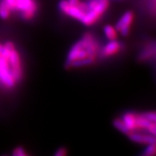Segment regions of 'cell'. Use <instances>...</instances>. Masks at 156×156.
<instances>
[{
  "label": "cell",
  "instance_id": "8992f818",
  "mask_svg": "<svg viewBox=\"0 0 156 156\" xmlns=\"http://www.w3.org/2000/svg\"><path fill=\"white\" fill-rule=\"evenodd\" d=\"M135 19V15L132 10H127L124 12L119 19L117 21L116 24L115 25V29L119 35L123 37H126L129 34L132 24Z\"/></svg>",
  "mask_w": 156,
  "mask_h": 156
},
{
  "label": "cell",
  "instance_id": "7a4b0ae2",
  "mask_svg": "<svg viewBox=\"0 0 156 156\" xmlns=\"http://www.w3.org/2000/svg\"><path fill=\"white\" fill-rule=\"evenodd\" d=\"M109 3L108 0H61L58 8L66 17L91 27L107 12Z\"/></svg>",
  "mask_w": 156,
  "mask_h": 156
},
{
  "label": "cell",
  "instance_id": "9c48e42d",
  "mask_svg": "<svg viewBox=\"0 0 156 156\" xmlns=\"http://www.w3.org/2000/svg\"><path fill=\"white\" fill-rule=\"evenodd\" d=\"M155 57V44L154 41L147 42L143 46L139 53L138 59L143 62H151Z\"/></svg>",
  "mask_w": 156,
  "mask_h": 156
},
{
  "label": "cell",
  "instance_id": "7c38bea8",
  "mask_svg": "<svg viewBox=\"0 0 156 156\" xmlns=\"http://www.w3.org/2000/svg\"><path fill=\"white\" fill-rule=\"evenodd\" d=\"M13 155L14 156H28L29 153L23 147H17L13 151Z\"/></svg>",
  "mask_w": 156,
  "mask_h": 156
},
{
  "label": "cell",
  "instance_id": "6da1fadb",
  "mask_svg": "<svg viewBox=\"0 0 156 156\" xmlns=\"http://www.w3.org/2000/svg\"><path fill=\"white\" fill-rule=\"evenodd\" d=\"M25 65L23 54L11 41H0V88L15 89L23 79Z\"/></svg>",
  "mask_w": 156,
  "mask_h": 156
},
{
  "label": "cell",
  "instance_id": "5bb4252c",
  "mask_svg": "<svg viewBox=\"0 0 156 156\" xmlns=\"http://www.w3.org/2000/svg\"><path fill=\"white\" fill-rule=\"evenodd\" d=\"M108 1H110V0H108ZM116 1H117V0H116Z\"/></svg>",
  "mask_w": 156,
  "mask_h": 156
},
{
  "label": "cell",
  "instance_id": "4fadbf2b",
  "mask_svg": "<svg viewBox=\"0 0 156 156\" xmlns=\"http://www.w3.org/2000/svg\"><path fill=\"white\" fill-rule=\"evenodd\" d=\"M68 151H67V149L66 147H62L58 148V150L56 151V152L54 153V155L55 156H66L67 154Z\"/></svg>",
  "mask_w": 156,
  "mask_h": 156
},
{
  "label": "cell",
  "instance_id": "52a82bcc",
  "mask_svg": "<svg viewBox=\"0 0 156 156\" xmlns=\"http://www.w3.org/2000/svg\"><path fill=\"white\" fill-rule=\"evenodd\" d=\"M123 49V44L119 40H109L107 43L104 45H101V51H100V57L102 58H114L119 54H120Z\"/></svg>",
  "mask_w": 156,
  "mask_h": 156
},
{
  "label": "cell",
  "instance_id": "30bf717a",
  "mask_svg": "<svg viewBox=\"0 0 156 156\" xmlns=\"http://www.w3.org/2000/svg\"><path fill=\"white\" fill-rule=\"evenodd\" d=\"M103 32H104L105 37L108 39V41L117 39L118 35H119L115 26H112V25H106L103 29Z\"/></svg>",
  "mask_w": 156,
  "mask_h": 156
},
{
  "label": "cell",
  "instance_id": "5b68a950",
  "mask_svg": "<svg viewBox=\"0 0 156 156\" xmlns=\"http://www.w3.org/2000/svg\"><path fill=\"white\" fill-rule=\"evenodd\" d=\"M38 10L37 0H0V19L2 20L17 15L23 21H31Z\"/></svg>",
  "mask_w": 156,
  "mask_h": 156
},
{
  "label": "cell",
  "instance_id": "3957f363",
  "mask_svg": "<svg viewBox=\"0 0 156 156\" xmlns=\"http://www.w3.org/2000/svg\"><path fill=\"white\" fill-rule=\"evenodd\" d=\"M101 45L94 34L86 33L71 46L66 56L67 69H80L93 66L100 57Z\"/></svg>",
  "mask_w": 156,
  "mask_h": 156
},
{
  "label": "cell",
  "instance_id": "ba28073f",
  "mask_svg": "<svg viewBox=\"0 0 156 156\" xmlns=\"http://www.w3.org/2000/svg\"><path fill=\"white\" fill-rule=\"evenodd\" d=\"M127 137L134 143L143 145H148L151 144H155V136L144 132H131L127 135Z\"/></svg>",
  "mask_w": 156,
  "mask_h": 156
},
{
  "label": "cell",
  "instance_id": "277c9868",
  "mask_svg": "<svg viewBox=\"0 0 156 156\" xmlns=\"http://www.w3.org/2000/svg\"><path fill=\"white\" fill-rule=\"evenodd\" d=\"M118 131L127 136L131 132H144L155 136L156 115L154 112L136 113L128 112L113 121Z\"/></svg>",
  "mask_w": 156,
  "mask_h": 156
},
{
  "label": "cell",
  "instance_id": "8fae6325",
  "mask_svg": "<svg viewBox=\"0 0 156 156\" xmlns=\"http://www.w3.org/2000/svg\"><path fill=\"white\" fill-rule=\"evenodd\" d=\"M155 144H151L146 145L143 151V155L144 156H154L155 154Z\"/></svg>",
  "mask_w": 156,
  "mask_h": 156
}]
</instances>
